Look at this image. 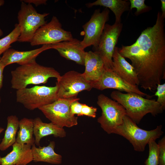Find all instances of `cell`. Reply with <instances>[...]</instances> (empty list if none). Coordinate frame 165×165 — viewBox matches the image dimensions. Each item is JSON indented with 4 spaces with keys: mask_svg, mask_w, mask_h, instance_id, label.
Listing matches in <instances>:
<instances>
[{
    "mask_svg": "<svg viewBox=\"0 0 165 165\" xmlns=\"http://www.w3.org/2000/svg\"><path fill=\"white\" fill-rule=\"evenodd\" d=\"M164 18L158 12L155 24L142 31L135 42L118 47L119 53L129 59L145 90H156L165 79Z\"/></svg>",
    "mask_w": 165,
    "mask_h": 165,
    "instance_id": "obj_1",
    "label": "cell"
},
{
    "mask_svg": "<svg viewBox=\"0 0 165 165\" xmlns=\"http://www.w3.org/2000/svg\"><path fill=\"white\" fill-rule=\"evenodd\" d=\"M112 98L125 108L126 115L136 124L139 123L144 116L150 113L154 116L162 112L161 105L156 99H150L135 93H123L114 90L110 95Z\"/></svg>",
    "mask_w": 165,
    "mask_h": 165,
    "instance_id": "obj_2",
    "label": "cell"
},
{
    "mask_svg": "<svg viewBox=\"0 0 165 165\" xmlns=\"http://www.w3.org/2000/svg\"><path fill=\"white\" fill-rule=\"evenodd\" d=\"M11 87L17 90L30 84L46 83L50 78H59V73L52 67H45L34 61L20 65L11 72Z\"/></svg>",
    "mask_w": 165,
    "mask_h": 165,
    "instance_id": "obj_3",
    "label": "cell"
},
{
    "mask_svg": "<svg viewBox=\"0 0 165 165\" xmlns=\"http://www.w3.org/2000/svg\"><path fill=\"white\" fill-rule=\"evenodd\" d=\"M136 124L126 115L122 124L114 129L113 134L119 135L128 140L137 151H144L147 144L151 141H155L163 133L161 125L155 129L147 130L140 128Z\"/></svg>",
    "mask_w": 165,
    "mask_h": 165,
    "instance_id": "obj_4",
    "label": "cell"
},
{
    "mask_svg": "<svg viewBox=\"0 0 165 165\" xmlns=\"http://www.w3.org/2000/svg\"><path fill=\"white\" fill-rule=\"evenodd\" d=\"M58 87L36 86L16 91V101L32 110L51 104L58 99Z\"/></svg>",
    "mask_w": 165,
    "mask_h": 165,
    "instance_id": "obj_5",
    "label": "cell"
},
{
    "mask_svg": "<svg viewBox=\"0 0 165 165\" xmlns=\"http://www.w3.org/2000/svg\"><path fill=\"white\" fill-rule=\"evenodd\" d=\"M21 2L17 15L18 24L20 30L18 41L30 42L36 31L46 23V17L49 13H39L32 4Z\"/></svg>",
    "mask_w": 165,
    "mask_h": 165,
    "instance_id": "obj_6",
    "label": "cell"
},
{
    "mask_svg": "<svg viewBox=\"0 0 165 165\" xmlns=\"http://www.w3.org/2000/svg\"><path fill=\"white\" fill-rule=\"evenodd\" d=\"M79 99L76 97L58 98L38 109L53 124L62 128L71 127L78 124V117L71 113L70 105L72 102Z\"/></svg>",
    "mask_w": 165,
    "mask_h": 165,
    "instance_id": "obj_7",
    "label": "cell"
},
{
    "mask_svg": "<svg viewBox=\"0 0 165 165\" xmlns=\"http://www.w3.org/2000/svg\"><path fill=\"white\" fill-rule=\"evenodd\" d=\"M97 103L102 110L98 122L108 134H113L114 129L122 124L126 115L125 109L118 102L102 94L98 96Z\"/></svg>",
    "mask_w": 165,
    "mask_h": 165,
    "instance_id": "obj_8",
    "label": "cell"
},
{
    "mask_svg": "<svg viewBox=\"0 0 165 165\" xmlns=\"http://www.w3.org/2000/svg\"><path fill=\"white\" fill-rule=\"evenodd\" d=\"M121 22L112 25L106 24L98 44L94 52L101 59L104 68L112 69V56L123 28Z\"/></svg>",
    "mask_w": 165,
    "mask_h": 165,
    "instance_id": "obj_9",
    "label": "cell"
},
{
    "mask_svg": "<svg viewBox=\"0 0 165 165\" xmlns=\"http://www.w3.org/2000/svg\"><path fill=\"white\" fill-rule=\"evenodd\" d=\"M74 38L71 32L64 30L58 19L53 16L50 22L38 28L30 43L34 46L53 44Z\"/></svg>",
    "mask_w": 165,
    "mask_h": 165,
    "instance_id": "obj_10",
    "label": "cell"
},
{
    "mask_svg": "<svg viewBox=\"0 0 165 165\" xmlns=\"http://www.w3.org/2000/svg\"><path fill=\"white\" fill-rule=\"evenodd\" d=\"M58 98L69 99L76 97L83 90L90 91L93 88L82 73L75 71H68L57 79Z\"/></svg>",
    "mask_w": 165,
    "mask_h": 165,
    "instance_id": "obj_11",
    "label": "cell"
},
{
    "mask_svg": "<svg viewBox=\"0 0 165 165\" xmlns=\"http://www.w3.org/2000/svg\"><path fill=\"white\" fill-rule=\"evenodd\" d=\"M109 10L105 8L101 12L95 10L90 19L82 26L84 32L83 39L80 44L82 49L93 46V48L97 46L106 22L109 20Z\"/></svg>",
    "mask_w": 165,
    "mask_h": 165,
    "instance_id": "obj_12",
    "label": "cell"
},
{
    "mask_svg": "<svg viewBox=\"0 0 165 165\" xmlns=\"http://www.w3.org/2000/svg\"><path fill=\"white\" fill-rule=\"evenodd\" d=\"M93 88L102 90L107 89H113L120 91L133 93L143 97L151 98L147 94L140 90L138 86L132 85L120 77L111 69L104 68L103 73L97 82L92 84Z\"/></svg>",
    "mask_w": 165,
    "mask_h": 165,
    "instance_id": "obj_13",
    "label": "cell"
},
{
    "mask_svg": "<svg viewBox=\"0 0 165 165\" xmlns=\"http://www.w3.org/2000/svg\"><path fill=\"white\" fill-rule=\"evenodd\" d=\"M52 49L51 44L44 45L39 48L27 51H19L12 48L7 50L0 59L4 67L16 63L20 65L35 61L36 58L42 52Z\"/></svg>",
    "mask_w": 165,
    "mask_h": 165,
    "instance_id": "obj_14",
    "label": "cell"
},
{
    "mask_svg": "<svg viewBox=\"0 0 165 165\" xmlns=\"http://www.w3.org/2000/svg\"><path fill=\"white\" fill-rule=\"evenodd\" d=\"M81 41L76 38L51 44L52 49L56 50L60 55L77 64L84 65L86 52L82 47Z\"/></svg>",
    "mask_w": 165,
    "mask_h": 165,
    "instance_id": "obj_15",
    "label": "cell"
},
{
    "mask_svg": "<svg viewBox=\"0 0 165 165\" xmlns=\"http://www.w3.org/2000/svg\"><path fill=\"white\" fill-rule=\"evenodd\" d=\"M116 75L129 83L138 86L139 81L133 67L119 52L116 47L112 56L111 69Z\"/></svg>",
    "mask_w": 165,
    "mask_h": 165,
    "instance_id": "obj_16",
    "label": "cell"
},
{
    "mask_svg": "<svg viewBox=\"0 0 165 165\" xmlns=\"http://www.w3.org/2000/svg\"><path fill=\"white\" fill-rule=\"evenodd\" d=\"M12 150L3 157L0 156V165H27L33 160L31 146L16 142Z\"/></svg>",
    "mask_w": 165,
    "mask_h": 165,
    "instance_id": "obj_17",
    "label": "cell"
},
{
    "mask_svg": "<svg viewBox=\"0 0 165 165\" xmlns=\"http://www.w3.org/2000/svg\"><path fill=\"white\" fill-rule=\"evenodd\" d=\"M84 65L85 70L82 74L85 79L91 85L97 81L105 68L101 59L94 52H86Z\"/></svg>",
    "mask_w": 165,
    "mask_h": 165,
    "instance_id": "obj_18",
    "label": "cell"
},
{
    "mask_svg": "<svg viewBox=\"0 0 165 165\" xmlns=\"http://www.w3.org/2000/svg\"><path fill=\"white\" fill-rule=\"evenodd\" d=\"M33 121L35 144L37 146H40V140L44 137L53 135L55 137L63 138L66 136V132L63 128L51 122L44 123L38 117L33 119Z\"/></svg>",
    "mask_w": 165,
    "mask_h": 165,
    "instance_id": "obj_19",
    "label": "cell"
},
{
    "mask_svg": "<svg viewBox=\"0 0 165 165\" xmlns=\"http://www.w3.org/2000/svg\"><path fill=\"white\" fill-rule=\"evenodd\" d=\"M55 143L54 141H50L46 146L38 148L35 144L31 146V149L33 160L35 162H44L54 164H59L62 162V156L56 153L54 149Z\"/></svg>",
    "mask_w": 165,
    "mask_h": 165,
    "instance_id": "obj_20",
    "label": "cell"
},
{
    "mask_svg": "<svg viewBox=\"0 0 165 165\" xmlns=\"http://www.w3.org/2000/svg\"><path fill=\"white\" fill-rule=\"evenodd\" d=\"M129 1L122 0H97L92 3H87L89 8L94 6H100L109 9L114 13L115 23L121 22V17L123 13L130 9Z\"/></svg>",
    "mask_w": 165,
    "mask_h": 165,
    "instance_id": "obj_21",
    "label": "cell"
},
{
    "mask_svg": "<svg viewBox=\"0 0 165 165\" xmlns=\"http://www.w3.org/2000/svg\"><path fill=\"white\" fill-rule=\"evenodd\" d=\"M19 129L16 142L32 146L35 142V138L33 136V119L24 118L20 119L19 122Z\"/></svg>",
    "mask_w": 165,
    "mask_h": 165,
    "instance_id": "obj_22",
    "label": "cell"
},
{
    "mask_svg": "<svg viewBox=\"0 0 165 165\" xmlns=\"http://www.w3.org/2000/svg\"><path fill=\"white\" fill-rule=\"evenodd\" d=\"M5 135L0 143V150L4 151L16 142V135L19 128L18 118L15 115L9 116Z\"/></svg>",
    "mask_w": 165,
    "mask_h": 165,
    "instance_id": "obj_23",
    "label": "cell"
},
{
    "mask_svg": "<svg viewBox=\"0 0 165 165\" xmlns=\"http://www.w3.org/2000/svg\"><path fill=\"white\" fill-rule=\"evenodd\" d=\"M20 34L19 27L18 24H16L9 34L0 39V59L1 55L11 47V44L18 41Z\"/></svg>",
    "mask_w": 165,
    "mask_h": 165,
    "instance_id": "obj_24",
    "label": "cell"
},
{
    "mask_svg": "<svg viewBox=\"0 0 165 165\" xmlns=\"http://www.w3.org/2000/svg\"><path fill=\"white\" fill-rule=\"evenodd\" d=\"M148 144L149 146V154L145 164V165H158L159 151L158 145L154 141H150Z\"/></svg>",
    "mask_w": 165,
    "mask_h": 165,
    "instance_id": "obj_25",
    "label": "cell"
},
{
    "mask_svg": "<svg viewBox=\"0 0 165 165\" xmlns=\"http://www.w3.org/2000/svg\"><path fill=\"white\" fill-rule=\"evenodd\" d=\"M130 10L134 8L136 9L135 13L136 16H138L143 13L149 11L152 9L151 7L147 6L145 3V0H130Z\"/></svg>",
    "mask_w": 165,
    "mask_h": 165,
    "instance_id": "obj_26",
    "label": "cell"
},
{
    "mask_svg": "<svg viewBox=\"0 0 165 165\" xmlns=\"http://www.w3.org/2000/svg\"><path fill=\"white\" fill-rule=\"evenodd\" d=\"M156 90L154 95L157 97L156 101L161 105L163 110L165 109V83L158 84Z\"/></svg>",
    "mask_w": 165,
    "mask_h": 165,
    "instance_id": "obj_27",
    "label": "cell"
},
{
    "mask_svg": "<svg viewBox=\"0 0 165 165\" xmlns=\"http://www.w3.org/2000/svg\"><path fill=\"white\" fill-rule=\"evenodd\" d=\"M159 151V165H165V137L159 141L157 144Z\"/></svg>",
    "mask_w": 165,
    "mask_h": 165,
    "instance_id": "obj_28",
    "label": "cell"
},
{
    "mask_svg": "<svg viewBox=\"0 0 165 165\" xmlns=\"http://www.w3.org/2000/svg\"><path fill=\"white\" fill-rule=\"evenodd\" d=\"M97 110V108L95 107L89 106L86 104H82L80 116H86L95 118L96 117Z\"/></svg>",
    "mask_w": 165,
    "mask_h": 165,
    "instance_id": "obj_29",
    "label": "cell"
},
{
    "mask_svg": "<svg viewBox=\"0 0 165 165\" xmlns=\"http://www.w3.org/2000/svg\"><path fill=\"white\" fill-rule=\"evenodd\" d=\"M82 104L76 101L72 102L70 105V111L71 113L74 115H76L80 116Z\"/></svg>",
    "mask_w": 165,
    "mask_h": 165,
    "instance_id": "obj_30",
    "label": "cell"
},
{
    "mask_svg": "<svg viewBox=\"0 0 165 165\" xmlns=\"http://www.w3.org/2000/svg\"><path fill=\"white\" fill-rule=\"evenodd\" d=\"M25 3L30 4H33L36 6L40 5H46L47 1L46 0H21Z\"/></svg>",
    "mask_w": 165,
    "mask_h": 165,
    "instance_id": "obj_31",
    "label": "cell"
},
{
    "mask_svg": "<svg viewBox=\"0 0 165 165\" xmlns=\"http://www.w3.org/2000/svg\"><path fill=\"white\" fill-rule=\"evenodd\" d=\"M4 67L0 63V90L2 88L3 85V72ZM1 102V99L0 97V103Z\"/></svg>",
    "mask_w": 165,
    "mask_h": 165,
    "instance_id": "obj_32",
    "label": "cell"
},
{
    "mask_svg": "<svg viewBox=\"0 0 165 165\" xmlns=\"http://www.w3.org/2000/svg\"><path fill=\"white\" fill-rule=\"evenodd\" d=\"M161 15L165 18V0H161Z\"/></svg>",
    "mask_w": 165,
    "mask_h": 165,
    "instance_id": "obj_33",
    "label": "cell"
},
{
    "mask_svg": "<svg viewBox=\"0 0 165 165\" xmlns=\"http://www.w3.org/2000/svg\"><path fill=\"white\" fill-rule=\"evenodd\" d=\"M5 1L3 0H0V7L3 6L4 4ZM3 32L2 30L0 28V37L2 35Z\"/></svg>",
    "mask_w": 165,
    "mask_h": 165,
    "instance_id": "obj_34",
    "label": "cell"
},
{
    "mask_svg": "<svg viewBox=\"0 0 165 165\" xmlns=\"http://www.w3.org/2000/svg\"><path fill=\"white\" fill-rule=\"evenodd\" d=\"M4 130V129L2 127H0V134Z\"/></svg>",
    "mask_w": 165,
    "mask_h": 165,
    "instance_id": "obj_35",
    "label": "cell"
}]
</instances>
